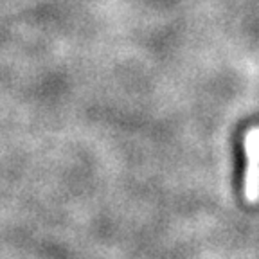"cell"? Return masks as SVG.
I'll use <instances>...</instances> for the list:
<instances>
[{"label":"cell","mask_w":259,"mask_h":259,"mask_svg":"<svg viewBox=\"0 0 259 259\" xmlns=\"http://www.w3.org/2000/svg\"><path fill=\"white\" fill-rule=\"evenodd\" d=\"M248 166L245 177V196L248 202L259 200V128H252L245 139Z\"/></svg>","instance_id":"cell-1"}]
</instances>
